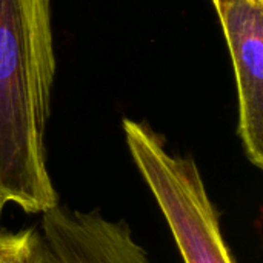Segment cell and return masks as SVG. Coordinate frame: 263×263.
<instances>
[{
  "instance_id": "obj_5",
  "label": "cell",
  "mask_w": 263,
  "mask_h": 263,
  "mask_svg": "<svg viewBox=\"0 0 263 263\" xmlns=\"http://www.w3.org/2000/svg\"><path fill=\"white\" fill-rule=\"evenodd\" d=\"M0 263H55L46 242L34 230L0 228Z\"/></svg>"
},
{
  "instance_id": "obj_4",
  "label": "cell",
  "mask_w": 263,
  "mask_h": 263,
  "mask_svg": "<svg viewBox=\"0 0 263 263\" xmlns=\"http://www.w3.org/2000/svg\"><path fill=\"white\" fill-rule=\"evenodd\" d=\"M43 239L57 263H149L125 222L55 206L42 214Z\"/></svg>"
},
{
  "instance_id": "obj_2",
  "label": "cell",
  "mask_w": 263,
  "mask_h": 263,
  "mask_svg": "<svg viewBox=\"0 0 263 263\" xmlns=\"http://www.w3.org/2000/svg\"><path fill=\"white\" fill-rule=\"evenodd\" d=\"M129 156L162 211L185 263H236L219 214L193 159L171 154L165 139L142 122H122Z\"/></svg>"
},
{
  "instance_id": "obj_6",
  "label": "cell",
  "mask_w": 263,
  "mask_h": 263,
  "mask_svg": "<svg viewBox=\"0 0 263 263\" xmlns=\"http://www.w3.org/2000/svg\"><path fill=\"white\" fill-rule=\"evenodd\" d=\"M54 260H55V259H54ZM55 263H57V262H55Z\"/></svg>"
},
{
  "instance_id": "obj_1",
  "label": "cell",
  "mask_w": 263,
  "mask_h": 263,
  "mask_svg": "<svg viewBox=\"0 0 263 263\" xmlns=\"http://www.w3.org/2000/svg\"><path fill=\"white\" fill-rule=\"evenodd\" d=\"M54 79L51 0H0V216L59 205L45 149Z\"/></svg>"
},
{
  "instance_id": "obj_3",
  "label": "cell",
  "mask_w": 263,
  "mask_h": 263,
  "mask_svg": "<svg viewBox=\"0 0 263 263\" xmlns=\"http://www.w3.org/2000/svg\"><path fill=\"white\" fill-rule=\"evenodd\" d=\"M217 14L236 72L237 134L251 165L263 168V0H230Z\"/></svg>"
}]
</instances>
